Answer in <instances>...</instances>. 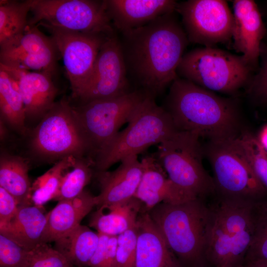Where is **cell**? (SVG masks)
I'll return each instance as SVG.
<instances>
[{"label":"cell","mask_w":267,"mask_h":267,"mask_svg":"<svg viewBox=\"0 0 267 267\" xmlns=\"http://www.w3.org/2000/svg\"><path fill=\"white\" fill-rule=\"evenodd\" d=\"M176 13L121 33L119 38L128 78L154 97L178 77L177 69L189 43Z\"/></svg>","instance_id":"obj_1"},{"label":"cell","mask_w":267,"mask_h":267,"mask_svg":"<svg viewBox=\"0 0 267 267\" xmlns=\"http://www.w3.org/2000/svg\"><path fill=\"white\" fill-rule=\"evenodd\" d=\"M178 131L211 140L237 135V102L178 77L171 84L162 106Z\"/></svg>","instance_id":"obj_2"},{"label":"cell","mask_w":267,"mask_h":267,"mask_svg":"<svg viewBox=\"0 0 267 267\" xmlns=\"http://www.w3.org/2000/svg\"><path fill=\"white\" fill-rule=\"evenodd\" d=\"M182 267H202L212 222V211L201 198L160 203L147 211Z\"/></svg>","instance_id":"obj_3"},{"label":"cell","mask_w":267,"mask_h":267,"mask_svg":"<svg viewBox=\"0 0 267 267\" xmlns=\"http://www.w3.org/2000/svg\"><path fill=\"white\" fill-rule=\"evenodd\" d=\"M178 131L167 111L146 93L126 128L119 132L94 159L96 173L106 171L130 155H138L151 145L160 144Z\"/></svg>","instance_id":"obj_4"},{"label":"cell","mask_w":267,"mask_h":267,"mask_svg":"<svg viewBox=\"0 0 267 267\" xmlns=\"http://www.w3.org/2000/svg\"><path fill=\"white\" fill-rule=\"evenodd\" d=\"M254 71L241 55L204 47L185 53L177 73L208 90L233 95L248 86Z\"/></svg>","instance_id":"obj_5"},{"label":"cell","mask_w":267,"mask_h":267,"mask_svg":"<svg viewBox=\"0 0 267 267\" xmlns=\"http://www.w3.org/2000/svg\"><path fill=\"white\" fill-rule=\"evenodd\" d=\"M29 145L34 155L49 162L68 156L91 158L74 106L66 99L56 101L42 118L30 133Z\"/></svg>","instance_id":"obj_6"},{"label":"cell","mask_w":267,"mask_h":267,"mask_svg":"<svg viewBox=\"0 0 267 267\" xmlns=\"http://www.w3.org/2000/svg\"><path fill=\"white\" fill-rule=\"evenodd\" d=\"M199 137L178 131L159 144L155 156L170 179L188 199L201 198L216 190L214 179L202 164Z\"/></svg>","instance_id":"obj_7"},{"label":"cell","mask_w":267,"mask_h":267,"mask_svg":"<svg viewBox=\"0 0 267 267\" xmlns=\"http://www.w3.org/2000/svg\"><path fill=\"white\" fill-rule=\"evenodd\" d=\"M237 136L211 140L206 148L216 190L223 198L252 201L265 199L267 190L253 171Z\"/></svg>","instance_id":"obj_8"},{"label":"cell","mask_w":267,"mask_h":267,"mask_svg":"<svg viewBox=\"0 0 267 267\" xmlns=\"http://www.w3.org/2000/svg\"><path fill=\"white\" fill-rule=\"evenodd\" d=\"M146 94L141 89L135 90L120 96L74 107L90 145L93 160L116 135L121 127L128 123Z\"/></svg>","instance_id":"obj_9"},{"label":"cell","mask_w":267,"mask_h":267,"mask_svg":"<svg viewBox=\"0 0 267 267\" xmlns=\"http://www.w3.org/2000/svg\"><path fill=\"white\" fill-rule=\"evenodd\" d=\"M28 25H46L64 30L112 35L115 32L105 0H31Z\"/></svg>","instance_id":"obj_10"},{"label":"cell","mask_w":267,"mask_h":267,"mask_svg":"<svg viewBox=\"0 0 267 267\" xmlns=\"http://www.w3.org/2000/svg\"><path fill=\"white\" fill-rule=\"evenodd\" d=\"M176 12L189 43L213 47L232 39L234 16L222 0H188L177 2Z\"/></svg>","instance_id":"obj_11"},{"label":"cell","mask_w":267,"mask_h":267,"mask_svg":"<svg viewBox=\"0 0 267 267\" xmlns=\"http://www.w3.org/2000/svg\"><path fill=\"white\" fill-rule=\"evenodd\" d=\"M50 33L63 62L73 97L78 98L89 79L102 45L111 35L82 33L40 24Z\"/></svg>","instance_id":"obj_12"},{"label":"cell","mask_w":267,"mask_h":267,"mask_svg":"<svg viewBox=\"0 0 267 267\" xmlns=\"http://www.w3.org/2000/svg\"><path fill=\"white\" fill-rule=\"evenodd\" d=\"M129 80L116 34L110 36L100 49L92 72L78 98L82 103L124 95Z\"/></svg>","instance_id":"obj_13"},{"label":"cell","mask_w":267,"mask_h":267,"mask_svg":"<svg viewBox=\"0 0 267 267\" xmlns=\"http://www.w3.org/2000/svg\"><path fill=\"white\" fill-rule=\"evenodd\" d=\"M38 27L28 25L19 40L0 48V64L53 77L60 54L51 38L44 35Z\"/></svg>","instance_id":"obj_14"},{"label":"cell","mask_w":267,"mask_h":267,"mask_svg":"<svg viewBox=\"0 0 267 267\" xmlns=\"http://www.w3.org/2000/svg\"><path fill=\"white\" fill-rule=\"evenodd\" d=\"M234 27L233 47L255 71L258 67L261 42L266 28L256 3L252 0L232 1Z\"/></svg>","instance_id":"obj_15"},{"label":"cell","mask_w":267,"mask_h":267,"mask_svg":"<svg viewBox=\"0 0 267 267\" xmlns=\"http://www.w3.org/2000/svg\"><path fill=\"white\" fill-rule=\"evenodd\" d=\"M100 192L96 196L97 206L105 209L134 197L139 184L142 168L137 155L122 159L115 170L97 173Z\"/></svg>","instance_id":"obj_16"},{"label":"cell","mask_w":267,"mask_h":267,"mask_svg":"<svg viewBox=\"0 0 267 267\" xmlns=\"http://www.w3.org/2000/svg\"><path fill=\"white\" fill-rule=\"evenodd\" d=\"M0 65L17 83L23 100L26 120H41L56 102L58 89L53 82V76L44 73Z\"/></svg>","instance_id":"obj_17"},{"label":"cell","mask_w":267,"mask_h":267,"mask_svg":"<svg viewBox=\"0 0 267 267\" xmlns=\"http://www.w3.org/2000/svg\"><path fill=\"white\" fill-rule=\"evenodd\" d=\"M113 26L121 33L143 26L176 10L174 0H106Z\"/></svg>","instance_id":"obj_18"},{"label":"cell","mask_w":267,"mask_h":267,"mask_svg":"<svg viewBox=\"0 0 267 267\" xmlns=\"http://www.w3.org/2000/svg\"><path fill=\"white\" fill-rule=\"evenodd\" d=\"M142 174L134 197L148 211L161 203L178 204L189 200L169 178L155 155L144 157L140 161Z\"/></svg>","instance_id":"obj_19"},{"label":"cell","mask_w":267,"mask_h":267,"mask_svg":"<svg viewBox=\"0 0 267 267\" xmlns=\"http://www.w3.org/2000/svg\"><path fill=\"white\" fill-rule=\"evenodd\" d=\"M135 267H182L146 211L139 214Z\"/></svg>","instance_id":"obj_20"},{"label":"cell","mask_w":267,"mask_h":267,"mask_svg":"<svg viewBox=\"0 0 267 267\" xmlns=\"http://www.w3.org/2000/svg\"><path fill=\"white\" fill-rule=\"evenodd\" d=\"M96 205V197L85 190L74 198L58 201L47 213L43 243L55 242L74 230Z\"/></svg>","instance_id":"obj_21"},{"label":"cell","mask_w":267,"mask_h":267,"mask_svg":"<svg viewBox=\"0 0 267 267\" xmlns=\"http://www.w3.org/2000/svg\"><path fill=\"white\" fill-rule=\"evenodd\" d=\"M47 222V213L43 207L20 205L13 219L0 226V234L30 251L44 243Z\"/></svg>","instance_id":"obj_22"},{"label":"cell","mask_w":267,"mask_h":267,"mask_svg":"<svg viewBox=\"0 0 267 267\" xmlns=\"http://www.w3.org/2000/svg\"><path fill=\"white\" fill-rule=\"evenodd\" d=\"M142 204L134 197L105 208L109 210L107 213H103V209L98 208L91 216L89 225L99 233L118 236L136 225L139 214L144 211Z\"/></svg>","instance_id":"obj_23"},{"label":"cell","mask_w":267,"mask_h":267,"mask_svg":"<svg viewBox=\"0 0 267 267\" xmlns=\"http://www.w3.org/2000/svg\"><path fill=\"white\" fill-rule=\"evenodd\" d=\"M29 163L20 156L1 153L0 186L12 195L20 205L32 204L28 176Z\"/></svg>","instance_id":"obj_24"},{"label":"cell","mask_w":267,"mask_h":267,"mask_svg":"<svg viewBox=\"0 0 267 267\" xmlns=\"http://www.w3.org/2000/svg\"><path fill=\"white\" fill-rule=\"evenodd\" d=\"M255 201L223 198L212 211V225L234 236L253 224V211Z\"/></svg>","instance_id":"obj_25"},{"label":"cell","mask_w":267,"mask_h":267,"mask_svg":"<svg viewBox=\"0 0 267 267\" xmlns=\"http://www.w3.org/2000/svg\"><path fill=\"white\" fill-rule=\"evenodd\" d=\"M0 119L23 135L29 134L26 126L24 104L16 81L0 65Z\"/></svg>","instance_id":"obj_26"},{"label":"cell","mask_w":267,"mask_h":267,"mask_svg":"<svg viewBox=\"0 0 267 267\" xmlns=\"http://www.w3.org/2000/svg\"><path fill=\"white\" fill-rule=\"evenodd\" d=\"M99 233L80 225L55 241V249L74 267H88L97 246Z\"/></svg>","instance_id":"obj_27"},{"label":"cell","mask_w":267,"mask_h":267,"mask_svg":"<svg viewBox=\"0 0 267 267\" xmlns=\"http://www.w3.org/2000/svg\"><path fill=\"white\" fill-rule=\"evenodd\" d=\"M31 7V0H0V48L15 43L23 36L28 26Z\"/></svg>","instance_id":"obj_28"},{"label":"cell","mask_w":267,"mask_h":267,"mask_svg":"<svg viewBox=\"0 0 267 267\" xmlns=\"http://www.w3.org/2000/svg\"><path fill=\"white\" fill-rule=\"evenodd\" d=\"M77 158L68 156L60 159L37 178L31 186L32 204L43 207L48 201L55 199L64 176L74 166Z\"/></svg>","instance_id":"obj_29"},{"label":"cell","mask_w":267,"mask_h":267,"mask_svg":"<svg viewBox=\"0 0 267 267\" xmlns=\"http://www.w3.org/2000/svg\"><path fill=\"white\" fill-rule=\"evenodd\" d=\"M93 168L94 162L91 158H78L71 170L64 176L54 200L72 199L81 194L91 179Z\"/></svg>","instance_id":"obj_30"},{"label":"cell","mask_w":267,"mask_h":267,"mask_svg":"<svg viewBox=\"0 0 267 267\" xmlns=\"http://www.w3.org/2000/svg\"><path fill=\"white\" fill-rule=\"evenodd\" d=\"M253 229L252 239L244 263L267 261V199L266 198L254 202Z\"/></svg>","instance_id":"obj_31"},{"label":"cell","mask_w":267,"mask_h":267,"mask_svg":"<svg viewBox=\"0 0 267 267\" xmlns=\"http://www.w3.org/2000/svg\"><path fill=\"white\" fill-rule=\"evenodd\" d=\"M239 143L255 175L267 190V154L258 139L249 133L238 135Z\"/></svg>","instance_id":"obj_32"},{"label":"cell","mask_w":267,"mask_h":267,"mask_svg":"<svg viewBox=\"0 0 267 267\" xmlns=\"http://www.w3.org/2000/svg\"><path fill=\"white\" fill-rule=\"evenodd\" d=\"M25 267H75L59 251L43 243L30 251Z\"/></svg>","instance_id":"obj_33"},{"label":"cell","mask_w":267,"mask_h":267,"mask_svg":"<svg viewBox=\"0 0 267 267\" xmlns=\"http://www.w3.org/2000/svg\"><path fill=\"white\" fill-rule=\"evenodd\" d=\"M30 251L0 234V267H25Z\"/></svg>","instance_id":"obj_34"},{"label":"cell","mask_w":267,"mask_h":267,"mask_svg":"<svg viewBox=\"0 0 267 267\" xmlns=\"http://www.w3.org/2000/svg\"><path fill=\"white\" fill-rule=\"evenodd\" d=\"M137 239L136 225L117 236L118 267H135Z\"/></svg>","instance_id":"obj_35"},{"label":"cell","mask_w":267,"mask_h":267,"mask_svg":"<svg viewBox=\"0 0 267 267\" xmlns=\"http://www.w3.org/2000/svg\"><path fill=\"white\" fill-rule=\"evenodd\" d=\"M260 56V67L247 87V93L254 102L263 105L267 103V49L262 48Z\"/></svg>","instance_id":"obj_36"},{"label":"cell","mask_w":267,"mask_h":267,"mask_svg":"<svg viewBox=\"0 0 267 267\" xmlns=\"http://www.w3.org/2000/svg\"><path fill=\"white\" fill-rule=\"evenodd\" d=\"M19 206L17 199L0 186V226L7 224L13 219Z\"/></svg>","instance_id":"obj_37"},{"label":"cell","mask_w":267,"mask_h":267,"mask_svg":"<svg viewBox=\"0 0 267 267\" xmlns=\"http://www.w3.org/2000/svg\"><path fill=\"white\" fill-rule=\"evenodd\" d=\"M109 237L110 236L99 233L98 243L89 262V267H104Z\"/></svg>","instance_id":"obj_38"},{"label":"cell","mask_w":267,"mask_h":267,"mask_svg":"<svg viewBox=\"0 0 267 267\" xmlns=\"http://www.w3.org/2000/svg\"><path fill=\"white\" fill-rule=\"evenodd\" d=\"M242 267H267V261L259 260L246 262Z\"/></svg>","instance_id":"obj_39"},{"label":"cell","mask_w":267,"mask_h":267,"mask_svg":"<svg viewBox=\"0 0 267 267\" xmlns=\"http://www.w3.org/2000/svg\"><path fill=\"white\" fill-rule=\"evenodd\" d=\"M258 140L265 150H267V126L261 131Z\"/></svg>","instance_id":"obj_40"}]
</instances>
